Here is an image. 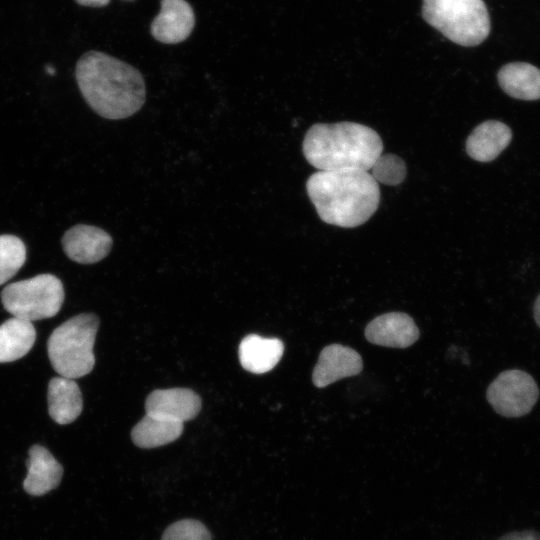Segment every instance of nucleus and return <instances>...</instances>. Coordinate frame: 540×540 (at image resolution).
<instances>
[{
  "label": "nucleus",
  "mask_w": 540,
  "mask_h": 540,
  "mask_svg": "<svg viewBox=\"0 0 540 540\" xmlns=\"http://www.w3.org/2000/svg\"><path fill=\"white\" fill-rule=\"evenodd\" d=\"M162 540H211V535L201 522L185 519L171 524L163 533Z\"/></svg>",
  "instance_id": "obj_22"
},
{
  "label": "nucleus",
  "mask_w": 540,
  "mask_h": 540,
  "mask_svg": "<svg viewBox=\"0 0 540 540\" xmlns=\"http://www.w3.org/2000/svg\"><path fill=\"white\" fill-rule=\"evenodd\" d=\"M422 15L446 38L462 46H476L490 33L483 0H423Z\"/></svg>",
  "instance_id": "obj_5"
},
{
  "label": "nucleus",
  "mask_w": 540,
  "mask_h": 540,
  "mask_svg": "<svg viewBox=\"0 0 540 540\" xmlns=\"http://www.w3.org/2000/svg\"><path fill=\"white\" fill-rule=\"evenodd\" d=\"M75 1L83 6L103 7V6H106L110 0H75Z\"/></svg>",
  "instance_id": "obj_24"
},
{
  "label": "nucleus",
  "mask_w": 540,
  "mask_h": 540,
  "mask_svg": "<svg viewBox=\"0 0 540 540\" xmlns=\"http://www.w3.org/2000/svg\"><path fill=\"white\" fill-rule=\"evenodd\" d=\"M370 170V174L377 182L391 186L402 183L407 174L404 160L390 153L381 154Z\"/></svg>",
  "instance_id": "obj_21"
},
{
  "label": "nucleus",
  "mask_w": 540,
  "mask_h": 540,
  "mask_svg": "<svg viewBox=\"0 0 540 540\" xmlns=\"http://www.w3.org/2000/svg\"><path fill=\"white\" fill-rule=\"evenodd\" d=\"M366 339L373 344L407 348L419 338L414 320L401 312H390L374 318L365 328Z\"/></svg>",
  "instance_id": "obj_11"
},
{
  "label": "nucleus",
  "mask_w": 540,
  "mask_h": 540,
  "mask_svg": "<svg viewBox=\"0 0 540 540\" xmlns=\"http://www.w3.org/2000/svg\"><path fill=\"white\" fill-rule=\"evenodd\" d=\"M25 259L26 247L20 238L8 234L0 235V285L19 271Z\"/></svg>",
  "instance_id": "obj_20"
},
{
  "label": "nucleus",
  "mask_w": 540,
  "mask_h": 540,
  "mask_svg": "<svg viewBox=\"0 0 540 540\" xmlns=\"http://www.w3.org/2000/svg\"><path fill=\"white\" fill-rule=\"evenodd\" d=\"M195 25L192 7L185 0H161V10L151 24L152 36L166 44L188 38Z\"/></svg>",
  "instance_id": "obj_12"
},
{
  "label": "nucleus",
  "mask_w": 540,
  "mask_h": 540,
  "mask_svg": "<svg viewBox=\"0 0 540 540\" xmlns=\"http://www.w3.org/2000/svg\"><path fill=\"white\" fill-rule=\"evenodd\" d=\"M47 399L49 414L58 424H69L82 412V395L74 379L63 376L52 378Z\"/></svg>",
  "instance_id": "obj_16"
},
{
  "label": "nucleus",
  "mask_w": 540,
  "mask_h": 540,
  "mask_svg": "<svg viewBox=\"0 0 540 540\" xmlns=\"http://www.w3.org/2000/svg\"><path fill=\"white\" fill-rule=\"evenodd\" d=\"M306 190L321 220L344 228L365 223L380 201L378 182L364 170L315 172Z\"/></svg>",
  "instance_id": "obj_2"
},
{
  "label": "nucleus",
  "mask_w": 540,
  "mask_h": 540,
  "mask_svg": "<svg viewBox=\"0 0 540 540\" xmlns=\"http://www.w3.org/2000/svg\"><path fill=\"white\" fill-rule=\"evenodd\" d=\"M76 80L89 106L107 119H124L145 102L142 74L130 64L99 51H89L76 64Z\"/></svg>",
  "instance_id": "obj_1"
},
{
  "label": "nucleus",
  "mask_w": 540,
  "mask_h": 540,
  "mask_svg": "<svg viewBox=\"0 0 540 540\" xmlns=\"http://www.w3.org/2000/svg\"><path fill=\"white\" fill-rule=\"evenodd\" d=\"M534 318L540 327V295L537 297L534 304Z\"/></svg>",
  "instance_id": "obj_25"
},
{
  "label": "nucleus",
  "mask_w": 540,
  "mask_h": 540,
  "mask_svg": "<svg viewBox=\"0 0 540 540\" xmlns=\"http://www.w3.org/2000/svg\"><path fill=\"white\" fill-rule=\"evenodd\" d=\"M98 328V317L83 313L70 318L51 333L47 343L48 356L60 376L76 379L92 371Z\"/></svg>",
  "instance_id": "obj_4"
},
{
  "label": "nucleus",
  "mask_w": 540,
  "mask_h": 540,
  "mask_svg": "<svg viewBox=\"0 0 540 540\" xmlns=\"http://www.w3.org/2000/svg\"><path fill=\"white\" fill-rule=\"evenodd\" d=\"M145 410L146 414L184 423L198 415L201 399L196 392L187 388L158 389L146 398Z\"/></svg>",
  "instance_id": "obj_10"
},
{
  "label": "nucleus",
  "mask_w": 540,
  "mask_h": 540,
  "mask_svg": "<svg viewBox=\"0 0 540 540\" xmlns=\"http://www.w3.org/2000/svg\"><path fill=\"white\" fill-rule=\"evenodd\" d=\"M302 147L308 163L319 171H368L383 151L379 134L355 122L314 124Z\"/></svg>",
  "instance_id": "obj_3"
},
{
  "label": "nucleus",
  "mask_w": 540,
  "mask_h": 540,
  "mask_svg": "<svg viewBox=\"0 0 540 540\" xmlns=\"http://www.w3.org/2000/svg\"><path fill=\"white\" fill-rule=\"evenodd\" d=\"M284 344L278 338L249 334L242 339L238 349L241 366L254 374L272 370L280 361Z\"/></svg>",
  "instance_id": "obj_14"
},
{
  "label": "nucleus",
  "mask_w": 540,
  "mask_h": 540,
  "mask_svg": "<svg viewBox=\"0 0 540 540\" xmlns=\"http://www.w3.org/2000/svg\"><path fill=\"white\" fill-rule=\"evenodd\" d=\"M499 540H540V533L530 530L514 531L502 536Z\"/></svg>",
  "instance_id": "obj_23"
},
{
  "label": "nucleus",
  "mask_w": 540,
  "mask_h": 540,
  "mask_svg": "<svg viewBox=\"0 0 540 540\" xmlns=\"http://www.w3.org/2000/svg\"><path fill=\"white\" fill-rule=\"evenodd\" d=\"M535 380L521 370H507L489 385L487 399L493 409L505 417H520L531 411L538 400Z\"/></svg>",
  "instance_id": "obj_7"
},
{
  "label": "nucleus",
  "mask_w": 540,
  "mask_h": 540,
  "mask_svg": "<svg viewBox=\"0 0 540 540\" xmlns=\"http://www.w3.org/2000/svg\"><path fill=\"white\" fill-rule=\"evenodd\" d=\"M500 87L509 96L521 100L540 99V69L524 62H513L498 72Z\"/></svg>",
  "instance_id": "obj_17"
},
{
  "label": "nucleus",
  "mask_w": 540,
  "mask_h": 540,
  "mask_svg": "<svg viewBox=\"0 0 540 540\" xmlns=\"http://www.w3.org/2000/svg\"><path fill=\"white\" fill-rule=\"evenodd\" d=\"M184 423L146 414L132 429L133 443L140 448H156L178 439Z\"/></svg>",
  "instance_id": "obj_18"
},
{
  "label": "nucleus",
  "mask_w": 540,
  "mask_h": 540,
  "mask_svg": "<svg viewBox=\"0 0 540 540\" xmlns=\"http://www.w3.org/2000/svg\"><path fill=\"white\" fill-rule=\"evenodd\" d=\"M46 71H47L49 74H51V75H53V74L55 73V70H54L53 67H51V66H47V67H46Z\"/></svg>",
  "instance_id": "obj_26"
},
{
  "label": "nucleus",
  "mask_w": 540,
  "mask_h": 540,
  "mask_svg": "<svg viewBox=\"0 0 540 540\" xmlns=\"http://www.w3.org/2000/svg\"><path fill=\"white\" fill-rule=\"evenodd\" d=\"M4 308L14 317L29 322L55 316L64 301L62 282L54 275L40 274L14 282L1 293Z\"/></svg>",
  "instance_id": "obj_6"
},
{
  "label": "nucleus",
  "mask_w": 540,
  "mask_h": 540,
  "mask_svg": "<svg viewBox=\"0 0 540 540\" xmlns=\"http://www.w3.org/2000/svg\"><path fill=\"white\" fill-rule=\"evenodd\" d=\"M112 242L111 236L103 229L79 224L65 232L62 247L71 260L81 264H93L109 254Z\"/></svg>",
  "instance_id": "obj_8"
},
{
  "label": "nucleus",
  "mask_w": 540,
  "mask_h": 540,
  "mask_svg": "<svg viewBox=\"0 0 540 540\" xmlns=\"http://www.w3.org/2000/svg\"><path fill=\"white\" fill-rule=\"evenodd\" d=\"M36 331L32 322L12 317L0 325V363L25 356L34 345Z\"/></svg>",
  "instance_id": "obj_19"
},
{
  "label": "nucleus",
  "mask_w": 540,
  "mask_h": 540,
  "mask_svg": "<svg viewBox=\"0 0 540 540\" xmlns=\"http://www.w3.org/2000/svg\"><path fill=\"white\" fill-rule=\"evenodd\" d=\"M511 129L504 123L488 120L479 124L466 140V152L474 160H494L510 143Z\"/></svg>",
  "instance_id": "obj_15"
},
{
  "label": "nucleus",
  "mask_w": 540,
  "mask_h": 540,
  "mask_svg": "<svg viewBox=\"0 0 540 540\" xmlns=\"http://www.w3.org/2000/svg\"><path fill=\"white\" fill-rule=\"evenodd\" d=\"M362 358L354 349L340 344H331L322 349L313 369L312 381L323 388L342 378L362 371Z\"/></svg>",
  "instance_id": "obj_9"
},
{
  "label": "nucleus",
  "mask_w": 540,
  "mask_h": 540,
  "mask_svg": "<svg viewBox=\"0 0 540 540\" xmlns=\"http://www.w3.org/2000/svg\"><path fill=\"white\" fill-rule=\"evenodd\" d=\"M28 473L23 482L24 490L32 496H42L58 487L63 468L45 447L33 445L26 462Z\"/></svg>",
  "instance_id": "obj_13"
}]
</instances>
